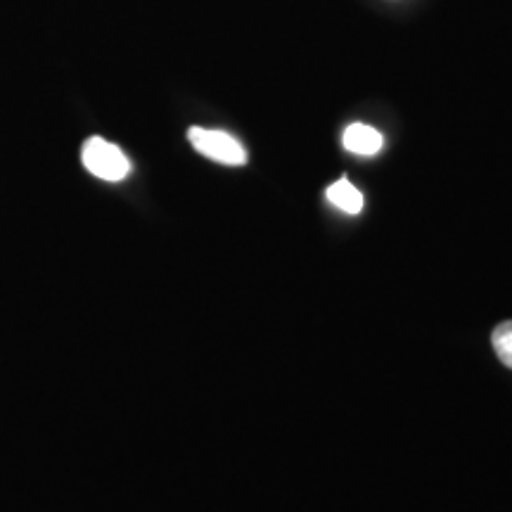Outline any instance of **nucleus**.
<instances>
[{
	"instance_id": "f257e3e1",
	"label": "nucleus",
	"mask_w": 512,
	"mask_h": 512,
	"mask_svg": "<svg viewBox=\"0 0 512 512\" xmlns=\"http://www.w3.org/2000/svg\"><path fill=\"white\" fill-rule=\"evenodd\" d=\"M81 162L95 178H102V181L110 183L124 181L131 174V162H128L124 152L100 136L86 140V145L81 150Z\"/></svg>"
},
{
	"instance_id": "f03ea898",
	"label": "nucleus",
	"mask_w": 512,
	"mask_h": 512,
	"mask_svg": "<svg viewBox=\"0 0 512 512\" xmlns=\"http://www.w3.org/2000/svg\"><path fill=\"white\" fill-rule=\"evenodd\" d=\"M190 145L200 152L202 157L226 166L247 164V150L238 138H233L226 131H211V128L192 126L188 131Z\"/></svg>"
},
{
	"instance_id": "7ed1b4c3",
	"label": "nucleus",
	"mask_w": 512,
	"mask_h": 512,
	"mask_svg": "<svg viewBox=\"0 0 512 512\" xmlns=\"http://www.w3.org/2000/svg\"><path fill=\"white\" fill-rule=\"evenodd\" d=\"M342 143H344V147H347L349 152H354V155L373 157V155H377V152L382 150L384 138H382V133L377 131V128H373V126L351 124L347 131H344Z\"/></svg>"
},
{
	"instance_id": "20e7f679",
	"label": "nucleus",
	"mask_w": 512,
	"mask_h": 512,
	"mask_svg": "<svg viewBox=\"0 0 512 512\" xmlns=\"http://www.w3.org/2000/svg\"><path fill=\"white\" fill-rule=\"evenodd\" d=\"M325 197H328V202L335 204L337 209H342L344 214H361L363 209L361 190H358L349 178H339L337 183H332L330 188L325 190Z\"/></svg>"
},
{
	"instance_id": "39448f33",
	"label": "nucleus",
	"mask_w": 512,
	"mask_h": 512,
	"mask_svg": "<svg viewBox=\"0 0 512 512\" xmlns=\"http://www.w3.org/2000/svg\"><path fill=\"white\" fill-rule=\"evenodd\" d=\"M491 344H494L496 356L501 358L503 366L512 370V320L496 325L494 335H491Z\"/></svg>"
}]
</instances>
